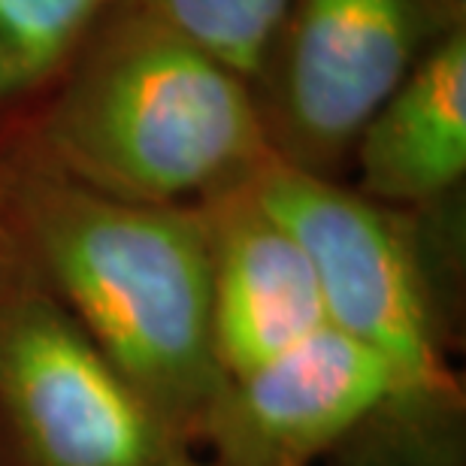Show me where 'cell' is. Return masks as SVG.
Segmentation results:
<instances>
[{
	"label": "cell",
	"instance_id": "obj_1",
	"mask_svg": "<svg viewBox=\"0 0 466 466\" xmlns=\"http://www.w3.org/2000/svg\"><path fill=\"white\" fill-rule=\"evenodd\" d=\"M4 228L40 282L198 451L228 376L200 207L116 200L0 155Z\"/></svg>",
	"mask_w": 466,
	"mask_h": 466
},
{
	"label": "cell",
	"instance_id": "obj_2",
	"mask_svg": "<svg viewBox=\"0 0 466 466\" xmlns=\"http://www.w3.org/2000/svg\"><path fill=\"white\" fill-rule=\"evenodd\" d=\"M251 185L312 258L328 321L385 376L381 403L324 466H466V388L451 360L454 260L424 212L379 207L273 155Z\"/></svg>",
	"mask_w": 466,
	"mask_h": 466
},
{
	"label": "cell",
	"instance_id": "obj_3",
	"mask_svg": "<svg viewBox=\"0 0 466 466\" xmlns=\"http://www.w3.org/2000/svg\"><path fill=\"white\" fill-rule=\"evenodd\" d=\"M6 155L116 200L194 207L248 179L269 146L246 79L125 4Z\"/></svg>",
	"mask_w": 466,
	"mask_h": 466
},
{
	"label": "cell",
	"instance_id": "obj_4",
	"mask_svg": "<svg viewBox=\"0 0 466 466\" xmlns=\"http://www.w3.org/2000/svg\"><path fill=\"white\" fill-rule=\"evenodd\" d=\"M0 466H209L0 246Z\"/></svg>",
	"mask_w": 466,
	"mask_h": 466
},
{
	"label": "cell",
	"instance_id": "obj_5",
	"mask_svg": "<svg viewBox=\"0 0 466 466\" xmlns=\"http://www.w3.org/2000/svg\"><path fill=\"white\" fill-rule=\"evenodd\" d=\"M454 25V0H288L251 86L269 155L339 182L367 121Z\"/></svg>",
	"mask_w": 466,
	"mask_h": 466
},
{
	"label": "cell",
	"instance_id": "obj_6",
	"mask_svg": "<svg viewBox=\"0 0 466 466\" xmlns=\"http://www.w3.org/2000/svg\"><path fill=\"white\" fill-rule=\"evenodd\" d=\"M385 397L372 354L328 321L264 367L228 379L198 451L209 466H319Z\"/></svg>",
	"mask_w": 466,
	"mask_h": 466
},
{
	"label": "cell",
	"instance_id": "obj_7",
	"mask_svg": "<svg viewBox=\"0 0 466 466\" xmlns=\"http://www.w3.org/2000/svg\"><path fill=\"white\" fill-rule=\"evenodd\" d=\"M251 176L198 203L209 239L212 337L228 379L264 367L328 324L312 258L258 198Z\"/></svg>",
	"mask_w": 466,
	"mask_h": 466
},
{
	"label": "cell",
	"instance_id": "obj_8",
	"mask_svg": "<svg viewBox=\"0 0 466 466\" xmlns=\"http://www.w3.org/2000/svg\"><path fill=\"white\" fill-rule=\"evenodd\" d=\"M358 194L388 209L431 212L466 176V31L454 25L354 143Z\"/></svg>",
	"mask_w": 466,
	"mask_h": 466
},
{
	"label": "cell",
	"instance_id": "obj_9",
	"mask_svg": "<svg viewBox=\"0 0 466 466\" xmlns=\"http://www.w3.org/2000/svg\"><path fill=\"white\" fill-rule=\"evenodd\" d=\"M106 0H0V113L61 79Z\"/></svg>",
	"mask_w": 466,
	"mask_h": 466
},
{
	"label": "cell",
	"instance_id": "obj_10",
	"mask_svg": "<svg viewBox=\"0 0 466 466\" xmlns=\"http://www.w3.org/2000/svg\"><path fill=\"white\" fill-rule=\"evenodd\" d=\"M127 4L188 36L248 86H255L258 73L264 70L288 9V0H127Z\"/></svg>",
	"mask_w": 466,
	"mask_h": 466
},
{
	"label": "cell",
	"instance_id": "obj_11",
	"mask_svg": "<svg viewBox=\"0 0 466 466\" xmlns=\"http://www.w3.org/2000/svg\"><path fill=\"white\" fill-rule=\"evenodd\" d=\"M6 228H4V179H0V246H6Z\"/></svg>",
	"mask_w": 466,
	"mask_h": 466
}]
</instances>
